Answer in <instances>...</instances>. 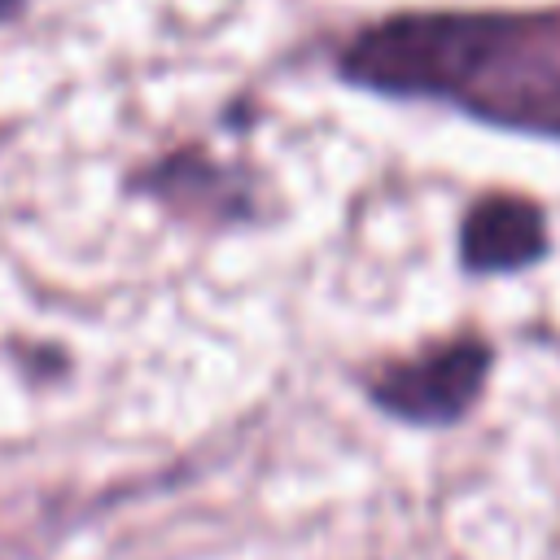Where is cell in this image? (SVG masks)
<instances>
[{
    "mask_svg": "<svg viewBox=\"0 0 560 560\" xmlns=\"http://www.w3.org/2000/svg\"><path fill=\"white\" fill-rule=\"evenodd\" d=\"M341 70L389 96H433L534 136H560V13H416L363 31Z\"/></svg>",
    "mask_w": 560,
    "mask_h": 560,
    "instance_id": "6da1fadb",
    "label": "cell"
},
{
    "mask_svg": "<svg viewBox=\"0 0 560 560\" xmlns=\"http://www.w3.org/2000/svg\"><path fill=\"white\" fill-rule=\"evenodd\" d=\"M551 249L547 214L521 192H486L459 219V267L468 276H516Z\"/></svg>",
    "mask_w": 560,
    "mask_h": 560,
    "instance_id": "3957f363",
    "label": "cell"
},
{
    "mask_svg": "<svg viewBox=\"0 0 560 560\" xmlns=\"http://www.w3.org/2000/svg\"><path fill=\"white\" fill-rule=\"evenodd\" d=\"M13 4H18V0H0V13H9V9H13Z\"/></svg>",
    "mask_w": 560,
    "mask_h": 560,
    "instance_id": "5b68a950",
    "label": "cell"
},
{
    "mask_svg": "<svg viewBox=\"0 0 560 560\" xmlns=\"http://www.w3.org/2000/svg\"><path fill=\"white\" fill-rule=\"evenodd\" d=\"M131 188L166 201L175 214L188 219H214V223H245L258 214V201L245 184L232 179V171L214 166L201 149H184L171 153L162 162H153L149 171H140L131 179Z\"/></svg>",
    "mask_w": 560,
    "mask_h": 560,
    "instance_id": "277c9868",
    "label": "cell"
},
{
    "mask_svg": "<svg viewBox=\"0 0 560 560\" xmlns=\"http://www.w3.org/2000/svg\"><path fill=\"white\" fill-rule=\"evenodd\" d=\"M499 363L494 341L481 328H455L424 341L416 354L381 359L363 372L368 402L411 429H455L486 398L490 372Z\"/></svg>",
    "mask_w": 560,
    "mask_h": 560,
    "instance_id": "7a4b0ae2",
    "label": "cell"
}]
</instances>
